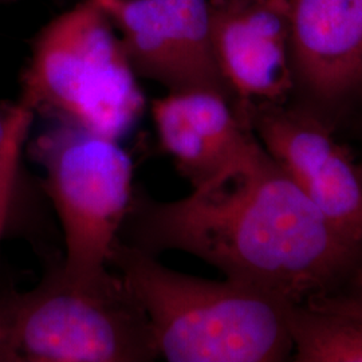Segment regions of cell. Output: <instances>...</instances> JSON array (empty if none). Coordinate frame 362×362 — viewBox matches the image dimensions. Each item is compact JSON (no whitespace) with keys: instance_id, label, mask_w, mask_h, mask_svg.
Masks as SVG:
<instances>
[{"instance_id":"obj_1","label":"cell","mask_w":362,"mask_h":362,"mask_svg":"<svg viewBox=\"0 0 362 362\" xmlns=\"http://www.w3.org/2000/svg\"><path fill=\"white\" fill-rule=\"evenodd\" d=\"M118 238L153 257L191 254L288 306L326 297L361 250L337 231L260 143L179 200L158 202L134 191Z\"/></svg>"},{"instance_id":"obj_2","label":"cell","mask_w":362,"mask_h":362,"mask_svg":"<svg viewBox=\"0 0 362 362\" xmlns=\"http://www.w3.org/2000/svg\"><path fill=\"white\" fill-rule=\"evenodd\" d=\"M110 266L143 305L167 361L279 362L293 354L291 306L255 286L175 272L119 238Z\"/></svg>"},{"instance_id":"obj_3","label":"cell","mask_w":362,"mask_h":362,"mask_svg":"<svg viewBox=\"0 0 362 362\" xmlns=\"http://www.w3.org/2000/svg\"><path fill=\"white\" fill-rule=\"evenodd\" d=\"M0 358L148 362L158 357L146 311L118 272L82 275L50 260L35 288L0 309Z\"/></svg>"},{"instance_id":"obj_4","label":"cell","mask_w":362,"mask_h":362,"mask_svg":"<svg viewBox=\"0 0 362 362\" xmlns=\"http://www.w3.org/2000/svg\"><path fill=\"white\" fill-rule=\"evenodd\" d=\"M116 31L94 0L59 13L33 43L19 103L34 115L119 140L143 115L145 97Z\"/></svg>"},{"instance_id":"obj_5","label":"cell","mask_w":362,"mask_h":362,"mask_svg":"<svg viewBox=\"0 0 362 362\" xmlns=\"http://www.w3.org/2000/svg\"><path fill=\"white\" fill-rule=\"evenodd\" d=\"M33 156L62 227L66 269L106 272L134 192L128 152L118 140L58 122L35 141Z\"/></svg>"},{"instance_id":"obj_6","label":"cell","mask_w":362,"mask_h":362,"mask_svg":"<svg viewBox=\"0 0 362 362\" xmlns=\"http://www.w3.org/2000/svg\"><path fill=\"white\" fill-rule=\"evenodd\" d=\"M247 121L259 143L326 220L362 250V167L324 122L284 105H254Z\"/></svg>"},{"instance_id":"obj_7","label":"cell","mask_w":362,"mask_h":362,"mask_svg":"<svg viewBox=\"0 0 362 362\" xmlns=\"http://www.w3.org/2000/svg\"><path fill=\"white\" fill-rule=\"evenodd\" d=\"M105 11L137 77L172 93L216 91L235 106L214 49L209 0H116Z\"/></svg>"},{"instance_id":"obj_8","label":"cell","mask_w":362,"mask_h":362,"mask_svg":"<svg viewBox=\"0 0 362 362\" xmlns=\"http://www.w3.org/2000/svg\"><path fill=\"white\" fill-rule=\"evenodd\" d=\"M220 71L247 121L254 105H284L296 86L288 0H209ZM248 122V121H247Z\"/></svg>"},{"instance_id":"obj_9","label":"cell","mask_w":362,"mask_h":362,"mask_svg":"<svg viewBox=\"0 0 362 362\" xmlns=\"http://www.w3.org/2000/svg\"><path fill=\"white\" fill-rule=\"evenodd\" d=\"M296 83L325 106L362 97V0H288Z\"/></svg>"},{"instance_id":"obj_10","label":"cell","mask_w":362,"mask_h":362,"mask_svg":"<svg viewBox=\"0 0 362 362\" xmlns=\"http://www.w3.org/2000/svg\"><path fill=\"white\" fill-rule=\"evenodd\" d=\"M157 137L181 176L200 187L259 143L226 95L211 90L168 91L151 106Z\"/></svg>"},{"instance_id":"obj_11","label":"cell","mask_w":362,"mask_h":362,"mask_svg":"<svg viewBox=\"0 0 362 362\" xmlns=\"http://www.w3.org/2000/svg\"><path fill=\"white\" fill-rule=\"evenodd\" d=\"M293 353L299 362H362V317L317 305L290 308Z\"/></svg>"},{"instance_id":"obj_12","label":"cell","mask_w":362,"mask_h":362,"mask_svg":"<svg viewBox=\"0 0 362 362\" xmlns=\"http://www.w3.org/2000/svg\"><path fill=\"white\" fill-rule=\"evenodd\" d=\"M35 115L21 103L0 104V175L21 181V156Z\"/></svg>"},{"instance_id":"obj_13","label":"cell","mask_w":362,"mask_h":362,"mask_svg":"<svg viewBox=\"0 0 362 362\" xmlns=\"http://www.w3.org/2000/svg\"><path fill=\"white\" fill-rule=\"evenodd\" d=\"M310 303L322 306L326 309L362 317V267L356 274L351 285V291L348 296L339 298H318L311 300Z\"/></svg>"},{"instance_id":"obj_14","label":"cell","mask_w":362,"mask_h":362,"mask_svg":"<svg viewBox=\"0 0 362 362\" xmlns=\"http://www.w3.org/2000/svg\"><path fill=\"white\" fill-rule=\"evenodd\" d=\"M21 181H11L0 175V240L6 236L18 207Z\"/></svg>"},{"instance_id":"obj_15","label":"cell","mask_w":362,"mask_h":362,"mask_svg":"<svg viewBox=\"0 0 362 362\" xmlns=\"http://www.w3.org/2000/svg\"><path fill=\"white\" fill-rule=\"evenodd\" d=\"M11 1H16V0H0V6L1 4H7V3H11ZM97 4H100L104 10H106L107 7H110L116 0H94Z\"/></svg>"},{"instance_id":"obj_16","label":"cell","mask_w":362,"mask_h":362,"mask_svg":"<svg viewBox=\"0 0 362 362\" xmlns=\"http://www.w3.org/2000/svg\"><path fill=\"white\" fill-rule=\"evenodd\" d=\"M1 341H3V332H1V324H0V351H1Z\"/></svg>"}]
</instances>
